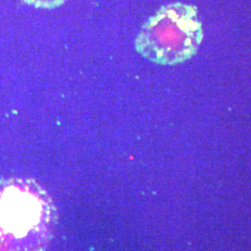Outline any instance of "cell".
<instances>
[{"instance_id":"6da1fadb","label":"cell","mask_w":251,"mask_h":251,"mask_svg":"<svg viewBox=\"0 0 251 251\" xmlns=\"http://www.w3.org/2000/svg\"><path fill=\"white\" fill-rule=\"evenodd\" d=\"M203 39L197 7L171 3L147 20L135 41L138 53L152 63L175 65L195 56Z\"/></svg>"},{"instance_id":"7a4b0ae2","label":"cell","mask_w":251,"mask_h":251,"mask_svg":"<svg viewBox=\"0 0 251 251\" xmlns=\"http://www.w3.org/2000/svg\"><path fill=\"white\" fill-rule=\"evenodd\" d=\"M44 193L29 179L0 180V251H34L33 236H40L49 221Z\"/></svg>"},{"instance_id":"3957f363","label":"cell","mask_w":251,"mask_h":251,"mask_svg":"<svg viewBox=\"0 0 251 251\" xmlns=\"http://www.w3.org/2000/svg\"><path fill=\"white\" fill-rule=\"evenodd\" d=\"M25 3L38 9H52L60 7L65 0H24Z\"/></svg>"}]
</instances>
